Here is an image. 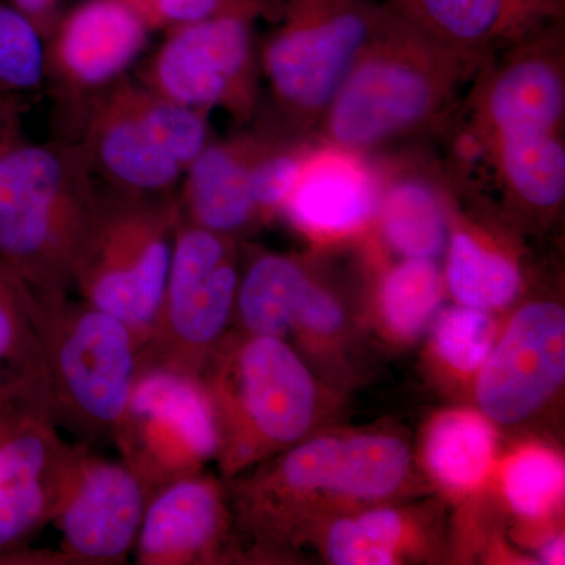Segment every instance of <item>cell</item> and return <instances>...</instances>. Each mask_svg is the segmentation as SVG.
<instances>
[{
	"instance_id": "d6986e66",
	"label": "cell",
	"mask_w": 565,
	"mask_h": 565,
	"mask_svg": "<svg viewBox=\"0 0 565 565\" xmlns=\"http://www.w3.org/2000/svg\"><path fill=\"white\" fill-rule=\"evenodd\" d=\"M494 456V433L484 416L452 411L438 416L426 441V459L438 482L470 490L489 475Z\"/></svg>"
},
{
	"instance_id": "52a82bcc",
	"label": "cell",
	"mask_w": 565,
	"mask_h": 565,
	"mask_svg": "<svg viewBox=\"0 0 565 565\" xmlns=\"http://www.w3.org/2000/svg\"><path fill=\"white\" fill-rule=\"evenodd\" d=\"M237 273L230 236L182 221L154 329L139 363L202 374L236 308Z\"/></svg>"
},
{
	"instance_id": "603a6c76",
	"label": "cell",
	"mask_w": 565,
	"mask_h": 565,
	"mask_svg": "<svg viewBox=\"0 0 565 565\" xmlns=\"http://www.w3.org/2000/svg\"><path fill=\"white\" fill-rule=\"evenodd\" d=\"M390 243L408 258L433 259L446 239L444 212L429 189L405 182L393 189L384 207Z\"/></svg>"
},
{
	"instance_id": "d4e9b609",
	"label": "cell",
	"mask_w": 565,
	"mask_h": 565,
	"mask_svg": "<svg viewBox=\"0 0 565 565\" xmlns=\"http://www.w3.org/2000/svg\"><path fill=\"white\" fill-rule=\"evenodd\" d=\"M405 22L440 33L448 40L479 41L497 31L512 10L509 0H392Z\"/></svg>"
},
{
	"instance_id": "ac0fdd59",
	"label": "cell",
	"mask_w": 565,
	"mask_h": 565,
	"mask_svg": "<svg viewBox=\"0 0 565 565\" xmlns=\"http://www.w3.org/2000/svg\"><path fill=\"white\" fill-rule=\"evenodd\" d=\"M311 281L302 267L281 255L256 256L239 277L236 310L250 334L285 337L296 326L297 311Z\"/></svg>"
},
{
	"instance_id": "7a4b0ae2",
	"label": "cell",
	"mask_w": 565,
	"mask_h": 565,
	"mask_svg": "<svg viewBox=\"0 0 565 565\" xmlns=\"http://www.w3.org/2000/svg\"><path fill=\"white\" fill-rule=\"evenodd\" d=\"M180 215L178 193L140 195L98 180L74 256L81 299L125 322L140 349L161 310Z\"/></svg>"
},
{
	"instance_id": "4fadbf2b",
	"label": "cell",
	"mask_w": 565,
	"mask_h": 565,
	"mask_svg": "<svg viewBox=\"0 0 565 565\" xmlns=\"http://www.w3.org/2000/svg\"><path fill=\"white\" fill-rule=\"evenodd\" d=\"M411 455L403 441L384 435L322 437L291 449L259 484L263 492H326L377 500L407 476Z\"/></svg>"
},
{
	"instance_id": "74e56055",
	"label": "cell",
	"mask_w": 565,
	"mask_h": 565,
	"mask_svg": "<svg viewBox=\"0 0 565 565\" xmlns=\"http://www.w3.org/2000/svg\"><path fill=\"white\" fill-rule=\"evenodd\" d=\"M120 2L128 6L129 9L136 11L137 14L147 22L148 28L154 29V14H152L151 0H120Z\"/></svg>"
},
{
	"instance_id": "83f0119b",
	"label": "cell",
	"mask_w": 565,
	"mask_h": 565,
	"mask_svg": "<svg viewBox=\"0 0 565 565\" xmlns=\"http://www.w3.org/2000/svg\"><path fill=\"white\" fill-rule=\"evenodd\" d=\"M0 371L46 379L28 288L0 264ZM47 382V381H46Z\"/></svg>"
},
{
	"instance_id": "8992f818",
	"label": "cell",
	"mask_w": 565,
	"mask_h": 565,
	"mask_svg": "<svg viewBox=\"0 0 565 565\" xmlns=\"http://www.w3.org/2000/svg\"><path fill=\"white\" fill-rule=\"evenodd\" d=\"M114 440L121 460L151 493L199 473L221 448L217 415L202 377L166 364L139 363Z\"/></svg>"
},
{
	"instance_id": "484cf974",
	"label": "cell",
	"mask_w": 565,
	"mask_h": 565,
	"mask_svg": "<svg viewBox=\"0 0 565 565\" xmlns=\"http://www.w3.org/2000/svg\"><path fill=\"white\" fill-rule=\"evenodd\" d=\"M563 459L542 446L520 449L504 465L505 498L516 514L541 519L563 498Z\"/></svg>"
},
{
	"instance_id": "6da1fadb",
	"label": "cell",
	"mask_w": 565,
	"mask_h": 565,
	"mask_svg": "<svg viewBox=\"0 0 565 565\" xmlns=\"http://www.w3.org/2000/svg\"><path fill=\"white\" fill-rule=\"evenodd\" d=\"M96 185L77 141H21L0 159V264L35 296L73 289Z\"/></svg>"
},
{
	"instance_id": "4dcf8cb0",
	"label": "cell",
	"mask_w": 565,
	"mask_h": 565,
	"mask_svg": "<svg viewBox=\"0 0 565 565\" xmlns=\"http://www.w3.org/2000/svg\"><path fill=\"white\" fill-rule=\"evenodd\" d=\"M57 481L0 482V555L52 520Z\"/></svg>"
},
{
	"instance_id": "7c38bea8",
	"label": "cell",
	"mask_w": 565,
	"mask_h": 565,
	"mask_svg": "<svg viewBox=\"0 0 565 565\" xmlns=\"http://www.w3.org/2000/svg\"><path fill=\"white\" fill-rule=\"evenodd\" d=\"M481 367L476 397L487 418L525 422L563 385L564 308L552 302L522 308Z\"/></svg>"
},
{
	"instance_id": "3957f363",
	"label": "cell",
	"mask_w": 565,
	"mask_h": 565,
	"mask_svg": "<svg viewBox=\"0 0 565 565\" xmlns=\"http://www.w3.org/2000/svg\"><path fill=\"white\" fill-rule=\"evenodd\" d=\"M28 292L55 418L84 440H114L139 366L132 330L70 294Z\"/></svg>"
},
{
	"instance_id": "4316f807",
	"label": "cell",
	"mask_w": 565,
	"mask_h": 565,
	"mask_svg": "<svg viewBox=\"0 0 565 565\" xmlns=\"http://www.w3.org/2000/svg\"><path fill=\"white\" fill-rule=\"evenodd\" d=\"M404 537V522L390 509L366 512L334 523L327 534V553L340 565H390Z\"/></svg>"
},
{
	"instance_id": "7402d4cb",
	"label": "cell",
	"mask_w": 565,
	"mask_h": 565,
	"mask_svg": "<svg viewBox=\"0 0 565 565\" xmlns=\"http://www.w3.org/2000/svg\"><path fill=\"white\" fill-rule=\"evenodd\" d=\"M503 162L509 181L526 202L553 206L564 199L565 154L546 131H505Z\"/></svg>"
},
{
	"instance_id": "e0dca14e",
	"label": "cell",
	"mask_w": 565,
	"mask_h": 565,
	"mask_svg": "<svg viewBox=\"0 0 565 565\" xmlns=\"http://www.w3.org/2000/svg\"><path fill=\"white\" fill-rule=\"evenodd\" d=\"M297 225L316 233H344L362 225L375 206L373 181L341 156H326L300 167L285 200Z\"/></svg>"
},
{
	"instance_id": "8d00e7d4",
	"label": "cell",
	"mask_w": 565,
	"mask_h": 565,
	"mask_svg": "<svg viewBox=\"0 0 565 565\" xmlns=\"http://www.w3.org/2000/svg\"><path fill=\"white\" fill-rule=\"evenodd\" d=\"M564 537L552 539L542 546L541 552H539V559L546 565L564 564Z\"/></svg>"
},
{
	"instance_id": "ba28073f",
	"label": "cell",
	"mask_w": 565,
	"mask_h": 565,
	"mask_svg": "<svg viewBox=\"0 0 565 565\" xmlns=\"http://www.w3.org/2000/svg\"><path fill=\"white\" fill-rule=\"evenodd\" d=\"M282 13L264 54L275 95L315 110L337 95L356 52L388 17L367 0H270Z\"/></svg>"
},
{
	"instance_id": "9a60e30c",
	"label": "cell",
	"mask_w": 565,
	"mask_h": 565,
	"mask_svg": "<svg viewBox=\"0 0 565 565\" xmlns=\"http://www.w3.org/2000/svg\"><path fill=\"white\" fill-rule=\"evenodd\" d=\"M223 526L222 493L212 479L199 473L174 479L150 494L134 545L137 563H202L217 545Z\"/></svg>"
},
{
	"instance_id": "2e32d148",
	"label": "cell",
	"mask_w": 565,
	"mask_h": 565,
	"mask_svg": "<svg viewBox=\"0 0 565 565\" xmlns=\"http://www.w3.org/2000/svg\"><path fill=\"white\" fill-rule=\"evenodd\" d=\"M263 141L207 143L189 167L178 189L182 221L232 236L258 214L250 193V173L269 150Z\"/></svg>"
},
{
	"instance_id": "f546056e",
	"label": "cell",
	"mask_w": 565,
	"mask_h": 565,
	"mask_svg": "<svg viewBox=\"0 0 565 565\" xmlns=\"http://www.w3.org/2000/svg\"><path fill=\"white\" fill-rule=\"evenodd\" d=\"M494 327L484 310L449 308L440 315L434 330L438 355L462 373H473L486 362L493 348Z\"/></svg>"
},
{
	"instance_id": "d590c367",
	"label": "cell",
	"mask_w": 565,
	"mask_h": 565,
	"mask_svg": "<svg viewBox=\"0 0 565 565\" xmlns=\"http://www.w3.org/2000/svg\"><path fill=\"white\" fill-rule=\"evenodd\" d=\"M9 2L31 22L44 41L61 18L58 17L61 0H9Z\"/></svg>"
},
{
	"instance_id": "5bb4252c",
	"label": "cell",
	"mask_w": 565,
	"mask_h": 565,
	"mask_svg": "<svg viewBox=\"0 0 565 565\" xmlns=\"http://www.w3.org/2000/svg\"><path fill=\"white\" fill-rule=\"evenodd\" d=\"M433 99V85L414 66L367 62L338 88L330 132L348 147L374 143L418 121Z\"/></svg>"
},
{
	"instance_id": "836d02e7",
	"label": "cell",
	"mask_w": 565,
	"mask_h": 565,
	"mask_svg": "<svg viewBox=\"0 0 565 565\" xmlns=\"http://www.w3.org/2000/svg\"><path fill=\"white\" fill-rule=\"evenodd\" d=\"M343 323V310L337 300L311 282L297 311L296 326L302 327L310 333L333 334Z\"/></svg>"
},
{
	"instance_id": "d6a6232c",
	"label": "cell",
	"mask_w": 565,
	"mask_h": 565,
	"mask_svg": "<svg viewBox=\"0 0 565 565\" xmlns=\"http://www.w3.org/2000/svg\"><path fill=\"white\" fill-rule=\"evenodd\" d=\"M154 29L177 28L225 13H259L270 0H151Z\"/></svg>"
},
{
	"instance_id": "5b68a950",
	"label": "cell",
	"mask_w": 565,
	"mask_h": 565,
	"mask_svg": "<svg viewBox=\"0 0 565 565\" xmlns=\"http://www.w3.org/2000/svg\"><path fill=\"white\" fill-rule=\"evenodd\" d=\"M204 364L202 381L217 415L218 455L230 473L267 449L310 430L316 388L310 371L280 337L250 334L234 355Z\"/></svg>"
},
{
	"instance_id": "e575fe53",
	"label": "cell",
	"mask_w": 565,
	"mask_h": 565,
	"mask_svg": "<svg viewBox=\"0 0 565 565\" xmlns=\"http://www.w3.org/2000/svg\"><path fill=\"white\" fill-rule=\"evenodd\" d=\"M21 141V98L0 92V159Z\"/></svg>"
},
{
	"instance_id": "30bf717a",
	"label": "cell",
	"mask_w": 565,
	"mask_h": 565,
	"mask_svg": "<svg viewBox=\"0 0 565 565\" xmlns=\"http://www.w3.org/2000/svg\"><path fill=\"white\" fill-rule=\"evenodd\" d=\"M225 13L167 31L140 82L163 98L206 111L245 109L252 96V18Z\"/></svg>"
},
{
	"instance_id": "ffe728a7",
	"label": "cell",
	"mask_w": 565,
	"mask_h": 565,
	"mask_svg": "<svg viewBox=\"0 0 565 565\" xmlns=\"http://www.w3.org/2000/svg\"><path fill=\"white\" fill-rule=\"evenodd\" d=\"M563 106L559 76L541 62L519 63L505 71L490 98V110L501 132H550L559 120Z\"/></svg>"
},
{
	"instance_id": "1f68e13d",
	"label": "cell",
	"mask_w": 565,
	"mask_h": 565,
	"mask_svg": "<svg viewBox=\"0 0 565 565\" xmlns=\"http://www.w3.org/2000/svg\"><path fill=\"white\" fill-rule=\"evenodd\" d=\"M302 163L291 154L269 148L250 173V193L256 210L269 211L281 206L299 178Z\"/></svg>"
},
{
	"instance_id": "9c48e42d",
	"label": "cell",
	"mask_w": 565,
	"mask_h": 565,
	"mask_svg": "<svg viewBox=\"0 0 565 565\" xmlns=\"http://www.w3.org/2000/svg\"><path fill=\"white\" fill-rule=\"evenodd\" d=\"M150 494V487L125 460L68 448L52 512L63 556L81 564L122 563L136 545Z\"/></svg>"
},
{
	"instance_id": "8fae6325",
	"label": "cell",
	"mask_w": 565,
	"mask_h": 565,
	"mask_svg": "<svg viewBox=\"0 0 565 565\" xmlns=\"http://www.w3.org/2000/svg\"><path fill=\"white\" fill-rule=\"evenodd\" d=\"M150 31L120 0H84L58 18L44 41V79L54 82L74 121L93 95L125 76Z\"/></svg>"
},
{
	"instance_id": "44dd1931",
	"label": "cell",
	"mask_w": 565,
	"mask_h": 565,
	"mask_svg": "<svg viewBox=\"0 0 565 565\" xmlns=\"http://www.w3.org/2000/svg\"><path fill=\"white\" fill-rule=\"evenodd\" d=\"M446 277L457 302L484 311L511 302L522 281L514 264L463 233L452 237Z\"/></svg>"
},
{
	"instance_id": "f1b7e54d",
	"label": "cell",
	"mask_w": 565,
	"mask_h": 565,
	"mask_svg": "<svg viewBox=\"0 0 565 565\" xmlns=\"http://www.w3.org/2000/svg\"><path fill=\"white\" fill-rule=\"evenodd\" d=\"M44 82V40L9 0H0V92L22 96Z\"/></svg>"
},
{
	"instance_id": "f35d334b",
	"label": "cell",
	"mask_w": 565,
	"mask_h": 565,
	"mask_svg": "<svg viewBox=\"0 0 565 565\" xmlns=\"http://www.w3.org/2000/svg\"><path fill=\"white\" fill-rule=\"evenodd\" d=\"M553 0H509V3H511L512 10H520L522 7H530V6H550Z\"/></svg>"
},
{
	"instance_id": "cb8c5ba5",
	"label": "cell",
	"mask_w": 565,
	"mask_h": 565,
	"mask_svg": "<svg viewBox=\"0 0 565 565\" xmlns=\"http://www.w3.org/2000/svg\"><path fill=\"white\" fill-rule=\"evenodd\" d=\"M441 302V277L433 259L408 258L386 277L382 311L394 333L414 338L426 329Z\"/></svg>"
},
{
	"instance_id": "277c9868",
	"label": "cell",
	"mask_w": 565,
	"mask_h": 565,
	"mask_svg": "<svg viewBox=\"0 0 565 565\" xmlns=\"http://www.w3.org/2000/svg\"><path fill=\"white\" fill-rule=\"evenodd\" d=\"M204 114L122 76L85 103L77 143L104 184L140 195H172L210 143Z\"/></svg>"
}]
</instances>
